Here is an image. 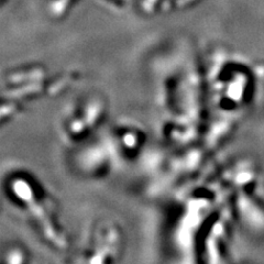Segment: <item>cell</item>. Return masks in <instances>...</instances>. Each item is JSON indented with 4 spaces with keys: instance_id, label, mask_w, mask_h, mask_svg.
<instances>
[{
    "instance_id": "obj_1",
    "label": "cell",
    "mask_w": 264,
    "mask_h": 264,
    "mask_svg": "<svg viewBox=\"0 0 264 264\" xmlns=\"http://www.w3.org/2000/svg\"><path fill=\"white\" fill-rule=\"evenodd\" d=\"M10 192L19 204L28 209L30 217L37 222V227L47 241L57 248H65V236L57 222L55 208L50 198L42 193L37 182L19 175L10 179Z\"/></svg>"
},
{
    "instance_id": "obj_2",
    "label": "cell",
    "mask_w": 264,
    "mask_h": 264,
    "mask_svg": "<svg viewBox=\"0 0 264 264\" xmlns=\"http://www.w3.org/2000/svg\"><path fill=\"white\" fill-rule=\"evenodd\" d=\"M6 261L9 263H21L25 261V255L20 249H11L6 254Z\"/></svg>"
}]
</instances>
